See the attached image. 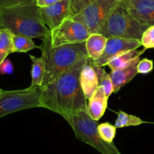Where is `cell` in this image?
<instances>
[{"label":"cell","instance_id":"obj_1","mask_svg":"<svg viewBox=\"0 0 154 154\" xmlns=\"http://www.w3.org/2000/svg\"><path fill=\"white\" fill-rule=\"evenodd\" d=\"M88 57L77 61L41 91L42 107L62 116L87 109V100L80 85V74Z\"/></svg>","mask_w":154,"mask_h":154},{"label":"cell","instance_id":"obj_2","mask_svg":"<svg viewBox=\"0 0 154 154\" xmlns=\"http://www.w3.org/2000/svg\"><path fill=\"white\" fill-rule=\"evenodd\" d=\"M0 29H6L13 35L42 40L51 35V30L42 21L39 7L35 2L0 8Z\"/></svg>","mask_w":154,"mask_h":154},{"label":"cell","instance_id":"obj_3","mask_svg":"<svg viewBox=\"0 0 154 154\" xmlns=\"http://www.w3.org/2000/svg\"><path fill=\"white\" fill-rule=\"evenodd\" d=\"M38 48L42 51L45 69L41 89L68 70L80 59L88 57L85 42L53 47L49 36L42 40Z\"/></svg>","mask_w":154,"mask_h":154},{"label":"cell","instance_id":"obj_4","mask_svg":"<svg viewBox=\"0 0 154 154\" xmlns=\"http://www.w3.org/2000/svg\"><path fill=\"white\" fill-rule=\"evenodd\" d=\"M63 117L70 125L79 140L90 145L101 154H122L114 143H108L102 139L99 134L97 121L91 119L87 109Z\"/></svg>","mask_w":154,"mask_h":154},{"label":"cell","instance_id":"obj_5","mask_svg":"<svg viewBox=\"0 0 154 154\" xmlns=\"http://www.w3.org/2000/svg\"><path fill=\"white\" fill-rule=\"evenodd\" d=\"M147 28L136 21L121 2L108 15L98 33L106 38L118 37L140 41L143 32Z\"/></svg>","mask_w":154,"mask_h":154},{"label":"cell","instance_id":"obj_6","mask_svg":"<svg viewBox=\"0 0 154 154\" xmlns=\"http://www.w3.org/2000/svg\"><path fill=\"white\" fill-rule=\"evenodd\" d=\"M40 87L29 86L25 89L4 91L0 93V118L17 111L42 107Z\"/></svg>","mask_w":154,"mask_h":154},{"label":"cell","instance_id":"obj_7","mask_svg":"<svg viewBox=\"0 0 154 154\" xmlns=\"http://www.w3.org/2000/svg\"><path fill=\"white\" fill-rule=\"evenodd\" d=\"M122 0H95L72 17L84 25L90 34L98 33L108 15Z\"/></svg>","mask_w":154,"mask_h":154},{"label":"cell","instance_id":"obj_8","mask_svg":"<svg viewBox=\"0 0 154 154\" xmlns=\"http://www.w3.org/2000/svg\"><path fill=\"white\" fill-rule=\"evenodd\" d=\"M89 35L88 30L82 23L68 18L60 26L51 30V45L56 47L65 44L85 42Z\"/></svg>","mask_w":154,"mask_h":154},{"label":"cell","instance_id":"obj_9","mask_svg":"<svg viewBox=\"0 0 154 154\" xmlns=\"http://www.w3.org/2000/svg\"><path fill=\"white\" fill-rule=\"evenodd\" d=\"M141 46L140 41L133 38L112 37L107 38L104 51L98 59L92 60L94 66H103L116 57Z\"/></svg>","mask_w":154,"mask_h":154},{"label":"cell","instance_id":"obj_10","mask_svg":"<svg viewBox=\"0 0 154 154\" xmlns=\"http://www.w3.org/2000/svg\"><path fill=\"white\" fill-rule=\"evenodd\" d=\"M130 15L143 26L154 25V0H122Z\"/></svg>","mask_w":154,"mask_h":154},{"label":"cell","instance_id":"obj_11","mask_svg":"<svg viewBox=\"0 0 154 154\" xmlns=\"http://www.w3.org/2000/svg\"><path fill=\"white\" fill-rule=\"evenodd\" d=\"M39 11L43 23L52 30L65 20L70 18L69 0H61L49 6L39 8Z\"/></svg>","mask_w":154,"mask_h":154},{"label":"cell","instance_id":"obj_12","mask_svg":"<svg viewBox=\"0 0 154 154\" xmlns=\"http://www.w3.org/2000/svg\"><path fill=\"white\" fill-rule=\"evenodd\" d=\"M80 85L85 97L88 100L98 88L97 75L93 66L92 60L88 57L80 74Z\"/></svg>","mask_w":154,"mask_h":154},{"label":"cell","instance_id":"obj_13","mask_svg":"<svg viewBox=\"0 0 154 154\" xmlns=\"http://www.w3.org/2000/svg\"><path fill=\"white\" fill-rule=\"evenodd\" d=\"M140 61V57H137L129 66L117 70L111 71L109 74L112 79L114 88V93H116L123 86L131 82L137 74V66Z\"/></svg>","mask_w":154,"mask_h":154},{"label":"cell","instance_id":"obj_14","mask_svg":"<svg viewBox=\"0 0 154 154\" xmlns=\"http://www.w3.org/2000/svg\"><path fill=\"white\" fill-rule=\"evenodd\" d=\"M108 98L103 90L98 87L87 103V110L91 119L98 121L103 116L107 107Z\"/></svg>","mask_w":154,"mask_h":154},{"label":"cell","instance_id":"obj_15","mask_svg":"<svg viewBox=\"0 0 154 154\" xmlns=\"http://www.w3.org/2000/svg\"><path fill=\"white\" fill-rule=\"evenodd\" d=\"M107 38L99 33L90 34L85 41L88 57L92 60H96L101 56L104 51Z\"/></svg>","mask_w":154,"mask_h":154},{"label":"cell","instance_id":"obj_16","mask_svg":"<svg viewBox=\"0 0 154 154\" xmlns=\"http://www.w3.org/2000/svg\"><path fill=\"white\" fill-rule=\"evenodd\" d=\"M145 50H146L145 48L142 50H138L137 48V49L131 50V51L123 53L109 61L107 63V66L110 68L112 71L126 67V66H129L137 57H140L144 52Z\"/></svg>","mask_w":154,"mask_h":154},{"label":"cell","instance_id":"obj_17","mask_svg":"<svg viewBox=\"0 0 154 154\" xmlns=\"http://www.w3.org/2000/svg\"><path fill=\"white\" fill-rule=\"evenodd\" d=\"M32 60V69H31V77L32 82L30 86L40 87L43 82L45 75V62L43 58L37 57L35 56L29 55Z\"/></svg>","mask_w":154,"mask_h":154},{"label":"cell","instance_id":"obj_18","mask_svg":"<svg viewBox=\"0 0 154 154\" xmlns=\"http://www.w3.org/2000/svg\"><path fill=\"white\" fill-rule=\"evenodd\" d=\"M13 53L12 34L9 31L0 29V64Z\"/></svg>","mask_w":154,"mask_h":154},{"label":"cell","instance_id":"obj_19","mask_svg":"<svg viewBox=\"0 0 154 154\" xmlns=\"http://www.w3.org/2000/svg\"><path fill=\"white\" fill-rule=\"evenodd\" d=\"M12 42H13V53L15 52H27L33 48H38L34 42L32 38L21 35H13L12 34Z\"/></svg>","mask_w":154,"mask_h":154},{"label":"cell","instance_id":"obj_20","mask_svg":"<svg viewBox=\"0 0 154 154\" xmlns=\"http://www.w3.org/2000/svg\"><path fill=\"white\" fill-rule=\"evenodd\" d=\"M143 123H146V122L142 120L140 118L119 110L114 125L116 128H121L128 126H137Z\"/></svg>","mask_w":154,"mask_h":154},{"label":"cell","instance_id":"obj_21","mask_svg":"<svg viewBox=\"0 0 154 154\" xmlns=\"http://www.w3.org/2000/svg\"><path fill=\"white\" fill-rule=\"evenodd\" d=\"M94 68L97 75L98 87L102 88L106 97H109V95H111V94L114 91L113 85L110 76L101 66H94Z\"/></svg>","mask_w":154,"mask_h":154},{"label":"cell","instance_id":"obj_22","mask_svg":"<svg viewBox=\"0 0 154 154\" xmlns=\"http://www.w3.org/2000/svg\"><path fill=\"white\" fill-rule=\"evenodd\" d=\"M98 131L100 137L103 140L108 143H113L114 137L116 136V128L115 125L109 123L103 122L98 125Z\"/></svg>","mask_w":154,"mask_h":154},{"label":"cell","instance_id":"obj_23","mask_svg":"<svg viewBox=\"0 0 154 154\" xmlns=\"http://www.w3.org/2000/svg\"><path fill=\"white\" fill-rule=\"evenodd\" d=\"M95 0H69L70 18L79 14L82 10Z\"/></svg>","mask_w":154,"mask_h":154},{"label":"cell","instance_id":"obj_24","mask_svg":"<svg viewBox=\"0 0 154 154\" xmlns=\"http://www.w3.org/2000/svg\"><path fill=\"white\" fill-rule=\"evenodd\" d=\"M141 46L145 49L154 48V25L148 27L143 32L140 39Z\"/></svg>","mask_w":154,"mask_h":154},{"label":"cell","instance_id":"obj_25","mask_svg":"<svg viewBox=\"0 0 154 154\" xmlns=\"http://www.w3.org/2000/svg\"><path fill=\"white\" fill-rule=\"evenodd\" d=\"M153 69V61L147 58L140 60L137 66V73L146 74L151 72Z\"/></svg>","mask_w":154,"mask_h":154},{"label":"cell","instance_id":"obj_26","mask_svg":"<svg viewBox=\"0 0 154 154\" xmlns=\"http://www.w3.org/2000/svg\"><path fill=\"white\" fill-rule=\"evenodd\" d=\"M36 0H0V8L14 6L20 4H27L35 2Z\"/></svg>","mask_w":154,"mask_h":154},{"label":"cell","instance_id":"obj_27","mask_svg":"<svg viewBox=\"0 0 154 154\" xmlns=\"http://www.w3.org/2000/svg\"><path fill=\"white\" fill-rule=\"evenodd\" d=\"M14 71V66L9 59L6 58L0 64V74H11Z\"/></svg>","mask_w":154,"mask_h":154},{"label":"cell","instance_id":"obj_28","mask_svg":"<svg viewBox=\"0 0 154 154\" xmlns=\"http://www.w3.org/2000/svg\"><path fill=\"white\" fill-rule=\"evenodd\" d=\"M60 1H61V0H36L35 2L39 8H42V7L49 6V5H53V4L60 2Z\"/></svg>","mask_w":154,"mask_h":154},{"label":"cell","instance_id":"obj_29","mask_svg":"<svg viewBox=\"0 0 154 154\" xmlns=\"http://www.w3.org/2000/svg\"><path fill=\"white\" fill-rule=\"evenodd\" d=\"M2 88H0V93L2 92Z\"/></svg>","mask_w":154,"mask_h":154}]
</instances>
